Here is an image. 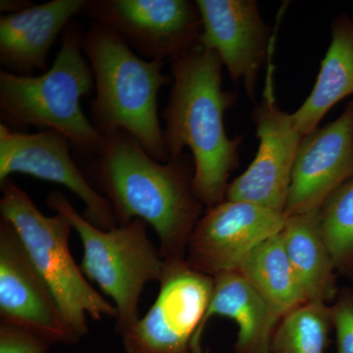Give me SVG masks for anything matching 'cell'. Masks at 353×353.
I'll return each instance as SVG.
<instances>
[{
	"mask_svg": "<svg viewBox=\"0 0 353 353\" xmlns=\"http://www.w3.org/2000/svg\"><path fill=\"white\" fill-rule=\"evenodd\" d=\"M104 137L94 172L119 225L143 220L157 234L164 261L187 259L204 206L194 192L192 154L159 162L126 132Z\"/></svg>",
	"mask_w": 353,
	"mask_h": 353,
	"instance_id": "6da1fadb",
	"label": "cell"
},
{
	"mask_svg": "<svg viewBox=\"0 0 353 353\" xmlns=\"http://www.w3.org/2000/svg\"><path fill=\"white\" fill-rule=\"evenodd\" d=\"M48 204L80 236L81 270L113 299L118 310L116 331L121 336L141 319L139 299L146 283L160 281L163 275L165 261L148 238V224L134 219L114 229H99L57 190L48 196Z\"/></svg>",
	"mask_w": 353,
	"mask_h": 353,
	"instance_id": "8992f818",
	"label": "cell"
},
{
	"mask_svg": "<svg viewBox=\"0 0 353 353\" xmlns=\"http://www.w3.org/2000/svg\"><path fill=\"white\" fill-rule=\"evenodd\" d=\"M319 221L336 272L353 279V176L323 204Z\"/></svg>",
	"mask_w": 353,
	"mask_h": 353,
	"instance_id": "44dd1931",
	"label": "cell"
},
{
	"mask_svg": "<svg viewBox=\"0 0 353 353\" xmlns=\"http://www.w3.org/2000/svg\"><path fill=\"white\" fill-rule=\"evenodd\" d=\"M281 234L305 303L336 299L338 272L322 236L319 211L287 216Z\"/></svg>",
	"mask_w": 353,
	"mask_h": 353,
	"instance_id": "e0dca14e",
	"label": "cell"
},
{
	"mask_svg": "<svg viewBox=\"0 0 353 353\" xmlns=\"http://www.w3.org/2000/svg\"><path fill=\"white\" fill-rule=\"evenodd\" d=\"M82 27L71 21L51 68L41 75L0 71V114L6 126L36 127L64 134L77 150L95 155L105 137L92 125L80 101L94 90V78L83 55Z\"/></svg>",
	"mask_w": 353,
	"mask_h": 353,
	"instance_id": "277c9868",
	"label": "cell"
},
{
	"mask_svg": "<svg viewBox=\"0 0 353 353\" xmlns=\"http://www.w3.org/2000/svg\"><path fill=\"white\" fill-rule=\"evenodd\" d=\"M273 52L267 62L266 85L261 101L252 110L259 139L256 155L245 172L230 183L228 201H245L284 213L297 150L303 134L292 114L278 105L274 88Z\"/></svg>",
	"mask_w": 353,
	"mask_h": 353,
	"instance_id": "9c48e42d",
	"label": "cell"
},
{
	"mask_svg": "<svg viewBox=\"0 0 353 353\" xmlns=\"http://www.w3.org/2000/svg\"><path fill=\"white\" fill-rule=\"evenodd\" d=\"M201 15L199 46L219 57L234 83L254 101L260 70L273 52L275 34L255 0H196Z\"/></svg>",
	"mask_w": 353,
	"mask_h": 353,
	"instance_id": "7c38bea8",
	"label": "cell"
},
{
	"mask_svg": "<svg viewBox=\"0 0 353 353\" xmlns=\"http://www.w3.org/2000/svg\"><path fill=\"white\" fill-rule=\"evenodd\" d=\"M333 329L331 305L306 303L281 318L271 353H326Z\"/></svg>",
	"mask_w": 353,
	"mask_h": 353,
	"instance_id": "ffe728a7",
	"label": "cell"
},
{
	"mask_svg": "<svg viewBox=\"0 0 353 353\" xmlns=\"http://www.w3.org/2000/svg\"><path fill=\"white\" fill-rule=\"evenodd\" d=\"M353 176V99L328 124L303 136L297 150L285 216L321 209Z\"/></svg>",
	"mask_w": 353,
	"mask_h": 353,
	"instance_id": "5bb4252c",
	"label": "cell"
},
{
	"mask_svg": "<svg viewBox=\"0 0 353 353\" xmlns=\"http://www.w3.org/2000/svg\"><path fill=\"white\" fill-rule=\"evenodd\" d=\"M87 0H52L0 18V64L18 75L48 71V53Z\"/></svg>",
	"mask_w": 353,
	"mask_h": 353,
	"instance_id": "9a60e30c",
	"label": "cell"
},
{
	"mask_svg": "<svg viewBox=\"0 0 353 353\" xmlns=\"http://www.w3.org/2000/svg\"><path fill=\"white\" fill-rule=\"evenodd\" d=\"M83 52L94 78L90 121L102 134L124 131L159 162L170 159L158 115L160 88L173 82L164 61L143 59L109 28L92 22Z\"/></svg>",
	"mask_w": 353,
	"mask_h": 353,
	"instance_id": "3957f363",
	"label": "cell"
},
{
	"mask_svg": "<svg viewBox=\"0 0 353 353\" xmlns=\"http://www.w3.org/2000/svg\"><path fill=\"white\" fill-rule=\"evenodd\" d=\"M202 334L203 333L197 332L196 336H194V341H192V353H210L209 350H203V347H202Z\"/></svg>",
	"mask_w": 353,
	"mask_h": 353,
	"instance_id": "d4e9b609",
	"label": "cell"
},
{
	"mask_svg": "<svg viewBox=\"0 0 353 353\" xmlns=\"http://www.w3.org/2000/svg\"><path fill=\"white\" fill-rule=\"evenodd\" d=\"M80 15L112 30L148 60L176 61L199 46L202 21L196 1L87 0Z\"/></svg>",
	"mask_w": 353,
	"mask_h": 353,
	"instance_id": "52a82bcc",
	"label": "cell"
},
{
	"mask_svg": "<svg viewBox=\"0 0 353 353\" xmlns=\"http://www.w3.org/2000/svg\"><path fill=\"white\" fill-rule=\"evenodd\" d=\"M64 134L46 130L31 134L0 124V183L12 174H26L63 185L85 204V216L94 226H119L114 208L83 176L70 152Z\"/></svg>",
	"mask_w": 353,
	"mask_h": 353,
	"instance_id": "30bf717a",
	"label": "cell"
},
{
	"mask_svg": "<svg viewBox=\"0 0 353 353\" xmlns=\"http://www.w3.org/2000/svg\"><path fill=\"white\" fill-rule=\"evenodd\" d=\"M222 61L213 51L199 48L172 62L168 103L162 111L169 157L190 148L194 161V189L212 208L226 199L230 175L240 164L241 136L231 139L225 114L239 101L222 87Z\"/></svg>",
	"mask_w": 353,
	"mask_h": 353,
	"instance_id": "7a4b0ae2",
	"label": "cell"
},
{
	"mask_svg": "<svg viewBox=\"0 0 353 353\" xmlns=\"http://www.w3.org/2000/svg\"><path fill=\"white\" fill-rule=\"evenodd\" d=\"M159 283L152 308L121 334L126 353H192V341L201 332L212 297L214 278L180 259L165 261Z\"/></svg>",
	"mask_w": 353,
	"mask_h": 353,
	"instance_id": "ba28073f",
	"label": "cell"
},
{
	"mask_svg": "<svg viewBox=\"0 0 353 353\" xmlns=\"http://www.w3.org/2000/svg\"><path fill=\"white\" fill-rule=\"evenodd\" d=\"M34 3L29 0H1L0 1V11L2 13L14 14L20 12L34 6Z\"/></svg>",
	"mask_w": 353,
	"mask_h": 353,
	"instance_id": "cb8c5ba5",
	"label": "cell"
},
{
	"mask_svg": "<svg viewBox=\"0 0 353 353\" xmlns=\"http://www.w3.org/2000/svg\"><path fill=\"white\" fill-rule=\"evenodd\" d=\"M214 278V290L201 332L213 316L230 318L239 327L236 353H271L273 334L281 317L238 270Z\"/></svg>",
	"mask_w": 353,
	"mask_h": 353,
	"instance_id": "2e32d148",
	"label": "cell"
},
{
	"mask_svg": "<svg viewBox=\"0 0 353 353\" xmlns=\"http://www.w3.org/2000/svg\"><path fill=\"white\" fill-rule=\"evenodd\" d=\"M1 217L8 221L25 252L79 339L88 333V315L94 320L117 319L116 306L90 287L69 248L71 224L61 214L46 216L10 178L0 183Z\"/></svg>",
	"mask_w": 353,
	"mask_h": 353,
	"instance_id": "5b68a950",
	"label": "cell"
},
{
	"mask_svg": "<svg viewBox=\"0 0 353 353\" xmlns=\"http://www.w3.org/2000/svg\"><path fill=\"white\" fill-rule=\"evenodd\" d=\"M238 271L281 318L306 303L281 233L253 248Z\"/></svg>",
	"mask_w": 353,
	"mask_h": 353,
	"instance_id": "d6986e66",
	"label": "cell"
},
{
	"mask_svg": "<svg viewBox=\"0 0 353 353\" xmlns=\"http://www.w3.org/2000/svg\"><path fill=\"white\" fill-rule=\"evenodd\" d=\"M353 94V20L341 14L332 23V39L314 88L292 118L305 136L336 104Z\"/></svg>",
	"mask_w": 353,
	"mask_h": 353,
	"instance_id": "ac0fdd59",
	"label": "cell"
},
{
	"mask_svg": "<svg viewBox=\"0 0 353 353\" xmlns=\"http://www.w3.org/2000/svg\"><path fill=\"white\" fill-rule=\"evenodd\" d=\"M50 345L20 327L0 322V353H48Z\"/></svg>",
	"mask_w": 353,
	"mask_h": 353,
	"instance_id": "603a6c76",
	"label": "cell"
},
{
	"mask_svg": "<svg viewBox=\"0 0 353 353\" xmlns=\"http://www.w3.org/2000/svg\"><path fill=\"white\" fill-rule=\"evenodd\" d=\"M331 308L336 353H353V290H341Z\"/></svg>",
	"mask_w": 353,
	"mask_h": 353,
	"instance_id": "7402d4cb",
	"label": "cell"
},
{
	"mask_svg": "<svg viewBox=\"0 0 353 353\" xmlns=\"http://www.w3.org/2000/svg\"><path fill=\"white\" fill-rule=\"evenodd\" d=\"M0 322L36 334L50 345L76 343L48 285L25 252L12 225L0 218Z\"/></svg>",
	"mask_w": 353,
	"mask_h": 353,
	"instance_id": "4fadbf2b",
	"label": "cell"
},
{
	"mask_svg": "<svg viewBox=\"0 0 353 353\" xmlns=\"http://www.w3.org/2000/svg\"><path fill=\"white\" fill-rule=\"evenodd\" d=\"M287 216L245 201H228L208 208L188 245L192 269L215 277L238 270L248 253L284 229Z\"/></svg>",
	"mask_w": 353,
	"mask_h": 353,
	"instance_id": "8fae6325",
	"label": "cell"
}]
</instances>
